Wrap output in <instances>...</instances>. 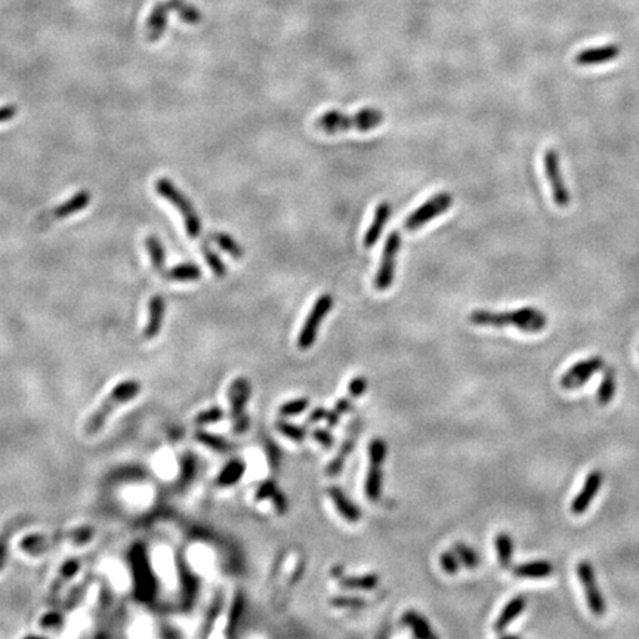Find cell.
<instances>
[{"instance_id":"obj_1","label":"cell","mask_w":639,"mask_h":639,"mask_svg":"<svg viewBox=\"0 0 639 639\" xmlns=\"http://www.w3.org/2000/svg\"><path fill=\"white\" fill-rule=\"evenodd\" d=\"M470 321L481 328H506L512 325L524 333H538L548 325V317L534 306H524L508 312L477 309L471 312Z\"/></svg>"},{"instance_id":"obj_2","label":"cell","mask_w":639,"mask_h":639,"mask_svg":"<svg viewBox=\"0 0 639 639\" xmlns=\"http://www.w3.org/2000/svg\"><path fill=\"white\" fill-rule=\"evenodd\" d=\"M383 123V112L376 108H361L355 115H344V112L330 110L323 112L314 122L317 129L324 134L336 135L348 132L351 129L359 132H368Z\"/></svg>"},{"instance_id":"obj_3","label":"cell","mask_w":639,"mask_h":639,"mask_svg":"<svg viewBox=\"0 0 639 639\" xmlns=\"http://www.w3.org/2000/svg\"><path fill=\"white\" fill-rule=\"evenodd\" d=\"M141 388L142 385L138 379H127L117 383V385L111 389L108 396H105L104 401L99 404V407L95 411H92V415L84 420L82 428L83 435L93 437L95 434L101 431L112 411L117 407L132 401L135 396L139 395Z\"/></svg>"},{"instance_id":"obj_4","label":"cell","mask_w":639,"mask_h":639,"mask_svg":"<svg viewBox=\"0 0 639 639\" xmlns=\"http://www.w3.org/2000/svg\"><path fill=\"white\" fill-rule=\"evenodd\" d=\"M95 533L96 531L92 525H82V527L58 531L55 534H30L22 538L20 548L30 555H44V553L65 542L73 545L88 543L92 541Z\"/></svg>"},{"instance_id":"obj_5","label":"cell","mask_w":639,"mask_h":639,"mask_svg":"<svg viewBox=\"0 0 639 639\" xmlns=\"http://www.w3.org/2000/svg\"><path fill=\"white\" fill-rule=\"evenodd\" d=\"M155 191H157L162 197H164L166 200H169L175 207H178L183 217V222H186V230L187 234L191 238H197L202 234V221L198 218L195 213L193 205L187 200V197L183 195L172 182L166 178L159 179L155 182Z\"/></svg>"},{"instance_id":"obj_6","label":"cell","mask_w":639,"mask_h":639,"mask_svg":"<svg viewBox=\"0 0 639 639\" xmlns=\"http://www.w3.org/2000/svg\"><path fill=\"white\" fill-rule=\"evenodd\" d=\"M250 394L252 387L246 377H235L228 388L230 415L233 420V431L235 434L246 432L250 426V419L245 413Z\"/></svg>"},{"instance_id":"obj_7","label":"cell","mask_w":639,"mask_h":639,"mask_svg":"<svg viewBox=\"0 0 639 639\" xmlns=\"http://www.w3.org/2000/svg\"><path fill=\"white\" fill-rule=\"evenodd\" d=\"M333 302H335L333 296L329 293H324L318 297L316 304L312 305L311 312L308 314V317L302 325L301 333H299V336H297V342H296L297 348L306 351L314 345L320 325H321L323 320L325 318V316H328L332 311Z\"/></svg>"},{"instance_id":"obj_8","label":"cell","mask_w":639,"mask_h":639,"mask_svg":"<svg viewBox=\"0 0 639 639\" xmlns=\"http://www.w3.org/2000/svg\"><path fill=\"white\" fill-rule=\"evenodd\" d=\"M453 205V195L448 193H439L432 195L430 200H426L415 212H411L404 222V228L407 231H416L425 226L434 218L443 215Z\"/></svg>"},{"instance_id":"obj_9","label":"cell","mask_w":639,"mask_h":639,"mask_svg":"<svg viewBox=\"0 0 639 639\" xmlns=\"http://www.w3.org/2000/svg\"><path fill=\"white\" fill-rule=\"evenodd\" d=\"M401 246V235L399 231H392L388 238L385 247H383L382 252V259L380 265L377 268V273L373 280V288L379 292L388 290L392 283H394V276H395V264H396V254H399Z\"/></svg>"},{"instance_id":"obj_10","label":"cell","mask_w":639,"mask_h":639,"mask_svg":"<svg viewBox=\"0 0 639 639\" xmlns=\"http://www.w3.org/2000/svg\"><path fill=\"white\" fill-rule=\"evenodd\" d=\"M543 169L548 178V182L550 186L552 191V198L553 203H555L558 207H568L572 203V195L570 191L567 190L565 182L562 179V172H561V162H560V154L555 150H546L543 154Z\"/></svg>"},{"instance_id":"obj_11","label":"cell","mask_w":639,"mask_h":639,"mask_svg":"<svg viewBox=\"0 0 639 639\" xmlns=\"http://www.w3.org/2000/svg\"><path fill=\"white\" fill-rule=\"evenodd\" d=\"M576 572L580 579V583L583 585L589 609L595 616L602 617L607 613V604L602 593L600 592L598 583H596L593 567L588 561H581L577 564Z\"/></svg>"},{"instance_id":"obj_12","label":"cell","mask_w":639,"mask_h":639,"mask_svg":"<svg viewBox=\"0 0 639 639\" xmlns=\"http://www.w3.org/2000/svg\"><path fill=\"white\" fill-rule=\"evenodd\" d=\"M604 367V360L601 357H592L585 361L576 363L570 370L565 372L561 377V387L564 389H576L583 387L596 372Z\"/></svg>"},{"instance_id":"obj_13","label":"cell","mask_w":639,"mask_h":639,"mask_svg":"<svg viewBox=\"0 0 639 639\" xmlns=\"http://www.w3.org/2000/svg\"><path fill=\"white\" fill-rule=\"evenodd\" d=\"M621 49L619 45H604L596 48H588L585 51L579 52L574 56V63L580 67H590V65H600L605 63H612L619 58Z\"/></svg>"},{"instance_id":"obj_14","label":"cell","mask_w":639,"mask_h":639,"mask_svg":"<svg viewBox=\"0 0 639 639\" xmlns=\"http://www.w3.org/2000/svg\"><path fill=\"white\" fill-rule=\"evenodd\" d=\"M602 479H604V475L601 471H592L588 475L583 489H581V491L574 497V501L572 502V512L574 515H581L586 512V509L595 499L596 493H598L601 489Z\"/></svg>"},{"instance_id":"obj_15","label":"cell","mask_w":639,"mask_h":639,"mask_svg":"<svg viewBox=\"0 0 639 639\" xmlns=\"http://www.w3.org/2000/svg\"><path fill=\"white\" fill-rule=\"evenodd\" d=\"M328 494L330 497V501L335 503V508L339 512V515L344 519H347L348 522H352V524L359 522L361 519V509L349 499L342 489L337 486H332L328 489Z\"/></svg>"},{"instance_id":"obj_16","label":"cell","mask_w":639,"mask_h":639,"mask_svg":"<svg viewBox=\"0 0 639 639\" xmlns=\"http://www.w3.org/2000/svg\"><path fill=\"white\" fill-rule=\"evenodd\" d=\"M389 217H391V205L388 202H382L380 205H377L372 225L368 226V230L364 234L363 246L366 249H370L376 245V241L379 240L383 228H385V224L388 222Z\"/></svg>"},{"instance_id":"obj_17","label":"cell","mask_w":639,"mask_h":639,"mask_svg":"<svg viewBox=\"0 0 639 639\" xmlns=\"http://www.w3.org/2000/svg\"><path fill=\"white\" fill-rule=\"evenodd\" d=\"M170 11H172L170 2H160L154 6L147 21V36L150 41H157L163 36L167 27V17Z\"/></svg>"},{"instance_id":"obj_18","label":"cell","mask_w":639,"mask_h":639,"mask_svg":"<svg viewBox=\"0 0 639 639\" xmlns=\"http://www.w3.org/2000/svg\"><path fill=\"white\" fill-rule=\"evenodd\" d=\"M33 522V518L30 515H17L11 519H8L2 527H0V572L4 570L5 562H6V552H8V542L9 538L15 534L20 529H22L24 525Z\"/></svg>"},{"instance_id":"obj_19","label":"cell","mask_w":639,"mask_h":639,"mask_svg":"<svg viewBox=\"0 0 639 639\" xmlns=\"http://www.w3.org/2000/svg\"><path fill=\"white\" fill-rule=\"evenodd\" d=\"M164 299L162 295H155L150 299V309H148V323L144 329V337L147 340L157 337L160 329H162V323H163V316H164Z\"/></svg>"},{"instance_id":"obj_20","label":"cell","mask_w":639,"mask_h":639,"mask_svg":"<svg viewBox=\"0 0 639 639\" xmlns=\"http://www.w3.org/2000/svg\"><path fill=\"white\" fill-rule=\"evenodd\" d=\"M79 568H80V562L77 560H70L61 565L58 574L55 576L52 583L48 588V601L49 602H53L56 598H58V595L61 593L63 588L77 574Z\"/></svg>"},{"instance_id":"obj_21","label":"cell","mask_w":639,"mask_h":639,"mask_svg":"<svg viewBox=\"0 0 639 639\" xmlns=\"http://www.w3.org/2000/svg\"><path fill=\"white\" fill-rule=\"evenodd\" d=\"M527 607V598L522 595L515 596V598L510 600L502 609V613L497 617L494 621V631L497 633H502L510 623H512Z\"/></svg>"},{"instance_id":"obj_22","label":"cell","mask_w":639,"mask_h":639,"mask_svg":"<svg viewBox=\"0 0 639 639\" xmlns=\"http://www.w3.org/2000/svg\"><path fill=\"white\" fill-rule=\"evenodd\" d=\"M515 577L522 579H543L553 573V565L549 561H530L512 568Z\"/></svg>"},{"instance_id":"obj_23","label":"cell","mask_w":639,"mask_h":639,"mask_svg":"<svg viewBox=\"0 0 639 639\" xmlns=\"http://www.w3.org/2000/svg\"><path fill=\"white\" fill-rule=\"evenodd\" d=\"M401 621L406 624V626L411 632H413V635L416 638H420V639H432V638H435V633L432 632L430 621L426 620L420 613L413 612V609H410V612H406L403 619H401Z\"/></svg>"},{"instance_id":"obj_24","label":"cell","mask_w":639,"mask_h":639,"mask_svg":"<svg viewBox=\"0 0 639 639\" xmlns=\"http://www.w3.org/2000/svg\"><path fill=\"white\" fill-rule=\"evenodd\" d=\"M382 489H383L382 465L370 463V467H368L367 475H366V482H364V493L367 496V499L370 502L380 501Z\"/></svg>"},{"instance_id":"obj_25","label":"cell","mask_w":639,"mask_h":639,"mask_svg":"<svg viewBox=\"0 0 639 639\" xmlns=\"http://www.w3.org/2000/svg\"><path fill=\"white\" fill-rule=\"evenodd\" d=\"M379 576L375 573H367L361 576H347L339 577V586L347 590H373L379 585Z\"/></svg>"},{"instance_id":"obj_26","label":"cell","mask_w":639,"mask_h":639,"mask_svg":"<svg viewBox=\"0 0 639 639\" xmlns=\"http://www.w3.org/2000/svg\"><path fill=\"white\" fill-rule=\"evenodd\" d=\"M89 202H91V193L80 191L73 198H70L68 202H65L60 207H56L52 212V218L53 219H64L67 217L75 215L76 212L83 210L84 207H88Z\"/></svg>"},{"instance_id":"obj_27","label":"cell","mask_w":639,"mask_h":639,"mask_svg":"<svg viewBox=\"0 0 639 639\" xmlns=\"http://www.w3.org/2000/svg\"><path fill=\"white\" fill-rule=\"evenodd\" d=\"M246 472V463L243 459H233L226 465L217 478L218 487H231L241 479Z\"/></svg>"},{"instance_id":"obj_28","label":"cell","mask_w":639,"mask_h":639,"mask_svg":"<svg viewBox=\"0 0 639 639\" xmlns=\"http://www.w3.org/2000/svg\"><path fill=\"white\" fill-rule=\"evenodd\" d=\"M494 546L497 550V560H499V564L502 568H510L512 567V560H514V541L508 533L502 531L496 536L494 538Z\"/></svg>"},{"instance_id":"obj_29","label":"cell","mask_w":639,"mask_h":639,"mask_svg":"<svg viewBox=\"0 0 639 639\" xmlns=\"http://www.w3.org/2000/svg\"><path fill=\"white\" fill-rule=\"evenodd\" d=\"M222 607H224V595H222V592H218L215 595V598L212 600V602H210V605L207 608V612H206V614L203 617V621L200 624V631H198V633H197L198 638L209 636V633H210V631L213 628V624H215L218 616L222 612Z\"/></svg>"},{"instance_id":"obj_30","label":"cell","mask_w":639,"mask_h":639,"mask_svg":"<svg viewBox=\"0 0 639 639\" xmlns=\"http://www.w3.org/2000/svg\"><path fill=\"white\" fill-rule=\"evenodd\" d=\"M616 372L612 367H607L604 370V376L601 380V385L598 388V403L600 406H607L609 401L613 400V396L616 394Z\"/></svg>"},{"instance_id":"obj_31","label":"cell","mask_w":639,"mask_h":639,"mask_svg":"<svg viewBox=\"0 0 639 639\" xmlns=\"http://www.w3.org/2000/svg\"><path fill=\"white\" fill-rule=\"evenodd\" d=\"M354 444H355V439H354V438H348L347 441L342 444V447H340L339 453H337L336 456L332 459V462L328 465V467H325V474H328V477L335 478V477H337L340 472H342L344 466H345V462H347L348 456H349L351 451H352V448H354Z\"/></svg>"},{"instance_id":"obj_32","label":"cell","mask_w":639,"mask_h":639,"mask_svg":"<svg viewBox=\"0 0 639 639\" xmlns=\"http://www.w3.org/2000/svg\"><path fill=\"white\" fill-rule=\"evenodd\" d=\"M163 276L176 281H194L202 277V271L194 264H182L172 268L170 271H166Z\"/></svg>"},{"instance_id":"obj_33","label":"cell","mask_w":639,"mask_h":639,"mask_svg":"<svg viewBox=\"0 0 639 639\" xmlns=\"http://www.w3.org/2000/svg\"><path fill=\"white\" fill-rule=\"evenodd\" d=\"M169 2H170V6H172V11H175L178 13V15L182 18V21L195 25L203 20L200 11L190 4H186L183 0H169Z\"/></svg>"},{"instance_id":"obj_34","label":"cell","mask_w":639,"mask_h":639,"mask_svg":"<svg viewBox=\"0 0 639 639\" xmlns=\"http://www.w3.org/2000/svg\"><path fill=\"white\" fill-rule=\"evenodd\" d=\"M146 246H147V250H148L153 266L155 269H159V271H162L163 266H164V257H166V254H164V249H163V245L160 243V240L155 235H148L147 240H146Z\"/></svg>"},{"instance_id":"obj_35","label":"cell","mask_w":639,"mask_h":639,"mask_svg":"<svg viewBox=\"0 0 639 639\" xmlns=\"http://www.w3.org/2000/svg\"><path fill=\"white\" fill-rule=\"evenodd\" d=\"M243 609H245V596H243V593L238 590L234 595V600H233L231 609H230V616H228V621H226V636L233 635L235 626L238 624V620H240L241 614H243Z\"/></svg>"},{"instance_id":"obj_36","label":"cell","mask_w":639,"mask_h":639,"mask_svg":"<svg viewBox=\"0 0 639 639\" xmlns=\"http://www.w3.org/2000/svg\"><path fill=\"white\" fill-rule=\"evenodd\" d=\"M276 428L280 434L284 437H288L289 439L295 443H304L306 438V430L302 428L299 425H295L288 420H277L276 422Z\"/></svg>"},{"instance_id":"obj_37","label":"cell","mask_w":639,"mask_h":639,"mask_svg":"<svg viewBox=\"0 0 639 639\" xmlns=\"http://www.w3.org/2000/svg\"><path fill=\"white\" fill-rule=\"evenodd\" d=\"M453 550L456 552V555L459 557L460 562L466 568H470V570H474V568L478 567L479 555H478V552L475 549H472L471 546H467L463 542H456V543H454Z\"/></svg>"},{"instance_id":"obj_38","label":"cell","mask_w":639,"mask_h":639,"mask_svg":"<svg viewBox=\"0 0 639 639\" xmlns=\"http://www.w3.org/2000/svg\"><path fill=\"white\" fill-rule=\"evenodd\" d=\"M213 240L217 241V245H218L222 250H225L226 253H230L233 258H235V259L243 258V254H245L243 247H241L238 241H235L230 234L217 233L215 235H213Z\"/></svg>"},{"instance_id":"obj_39","label":"cell","mask_w":639,"mask_h":639,"mask_svg":"<svg viewBox=\"0 0 639 639\" xmlns=\"http://www.w3.org/2000/svg\"><path fill=\"white\" fill-rule=\"evenodd\" d=\"M195 438H197V441H200L205 446L217 450V451H221V453H230L234 448V446L230 441H226V439H224L221 437L212 435L207 432H197Z\"/></svg>"},{"instance_id":"obj_40","label":"cell","mask_w":639,"mask_h":639,"mask_svg":"<svg viewBox=\"0 0 639 639\" xmlns=\"http://www.w3.org/2000/svg\"><path fill=\"white\" fill-rule=\"evenodd\" d=\"M330 604L335 608H347V609H361L367 605V601L361 596L355 595H337L330 600Z\"/></svg>"},{"instance_id":"obj_41","label":"cell","mask_w":639,"mask_h":639,"mask_svg":"<svg viewBox=\"0 0 639 639\" xmlns=\"http://www.w3.org/2000/svg\"><path fill=\"white\" fill-rule=\"evenodd\" d=\"M388 446L382 438H373L370 444H368V459L372 465H382L387 459Z\"/></svg>"},{"instance_id":"obj_42","label":"cell","mask_w":639,"mask_h":639,"mask_svg":"<svg viewBox=\"0 0 639 639\" xmlns=\"http://www.w3.org/2000/svg\"><path fill=\"white\" fill-rule=\"evenodd\" d=\"M309 407V400L308 399H296L290 400L288 403H284L278 408V415L281 418H292L304 413V411Z\"/></svg>"},{"instance_id":"obj_43","label":"cell","mask_w":639,"mask_h":639,"mask_svg":"<svg viewBox=\"0 0 639 639\" xmlns=\"http://www.w3.org/2000/svg\"><path fill=\"white\" fill-rule=\"evenodd\" d=\"M202 250H203V254H205V259L206 262L209 264V266L212 268V271L213 274H215L217 277L222 278L226 276V266L224 265V262L221 261V258L218 257V254L210 250V247L207 245H203L202 246Z\"/></svg>"},{"instance_id":"obj_44","label":"cell","mask_w":639,"mask_h":639,"mask_svg":"<svg viewBox=\"0 0 639 639\" xmlns=\"http://www.w3.org/2000/svg\"><path fill=\"white\" fill-rule=\"evenodd\" d=\"M439 564H441L444 573L450 576L458 574L460 570V560L454 550H444L439 557Z\"/></svg>"},{"instance_id":"obj_45","label":"cell","mask_w":639,"mask_h":639,"mask_svg":"<svg viewBox=\"0 0 639 639\" xmlns=\"http://www.w3.org/2000/svg\"><path fill=\"white\" fill-rule=\"evenodd\" d=\"M224 411L219 408V407H213V408H209V410H205L202 411V413H198L194 419L195 425L197 426H203V425H209V423H215V422H219L222 418H224Z\"/></svg>"},{"instance_id":"obj_46","label":"cell","mask_w":639,"mask_h":639,"mask_svg":"<svg viewBox=\"0 0 639 639\" xmlns=\"http://www.w3.org/2000/svg\"><path fill=\"white\" fill-rule=\"evenodd\" d=\"M367 387H368V382L364 376H355L348 383V394L352 400L360 399V396L364 395V392L367 391Z\"/></svg>"},{"instance_id":"obj_47","label":"cell","mask_w":639,"mask_h":639,"mask_svg":"<svg viewBox=\"0 0 639 639\" xmlns=\"http://www.w3.org/2000/svg\"><path fill=\"white\" fill-rule=\"evenodd\" d=\"M277 490H278L277 482L274 479H266L262 482V484H259L257 494H254V499H257V502L269 501Z\"/></svg>"},{"instance_id":"obj_48","label":"cell","mask_w":639,"mask_h":639,"mask_svg":"<svg viewBox=\"0 0 639 639\" xmlns=\"http://www.w3.org/2000/svg\"><path fill=\"white\" fill-rule=\"evenodd\" d=\"M312 438L316 439V441L323 446L324 448H332L335 446V437L333 434L329 431V430H323V428H317L312 431Z\"/></svg>"},{"instance_id":"obj_49","label":"cell","mask_w":639,"mask_h":639,"mask_svg":"<svg viewBox=\"0 0 639 639\" xmlns=\"http://www.w3.org/2000/svg\"><path fill=\"white\" fill-rule=\"evenodd\" d=\"M269 501L273 502V505H274V508H276V512H277L278 515H284V514L288 512V509H289L288 497H286V494L281 493L280 490H277Z\"/></svg>"},{"instance_id":"obj_50","label":"cell","mask_w":639,"mask_h":639,"mask_svg":"<svg viewBox=\"0 0 639 639\" xmlns=\"http://www.w3.org/2000/svg\"><path fill=\"white\" fill-rule=\"evenodd\" d=\"M63 624V616L58 613L53 614H46L44 619L40 620V626L44 629H60Z\"/></svg>"},{"instance_id":"obj_51","label":"cell","mask_w":639,"mask_h":639,"mask_svg":"<svg viewBox=\"0 0 639 639\" xmlns=\"http://www.w3.org/2000/svg\"><path fill=\"white\" fill-rule=\"evenodd\" d=\"M328 413H329V410L325 408V407H317L311 411V415L308 416V423H317L320 420H325V418H328Z\"/></svg>"},{"instance_id":"obj_52","label":"cell","mask_w":639,"mask_h":639,"mask_svg":"<svg viewBox=\"0 0 639 639\" xmlns=\"http://www.w3.org/2000/svg\"><path fill=\"white\" fill-rule=\"evenodd\" d=\"M17 112H18L17 105H5V107H0V123H4V122H8V120L13 119V117L17 116Z\"/></svg>"},{"instance_id":"obj_53","label":"cell","mask_w":639,"mask_h":639,"mask_svg":"<svg viewBox=\"0 0 639 639\" xmlns=\"http://www.w3.org/2000/svg\"><path fill=\"white\" fill-rule=\"evenodd\" d=\"M268 459H269V466L274 467V470H277V466H278V462H280V450L276 444H269L268 446Z\"/></svg>"},{"instance_id":"obj_54","label":"cell","mask_w":639,"mask_h":639,"mask_svg":"<svg viewBox=\"0 0 639 639\" xmlns=\"http://www.w3.org/2000/svg\"><path fill=\"white\" fill-rule=\"evenodd\" d=\"M351 400H352L351 396H348V399H340V400L336 401L335 410L337 411V413H339L340 416L345 415V413H348V411L352 410V401H351Z\"/></svg>"},{"instance_id":"obj_55","label":"cell","mask_w":639,"mask_h":639,"mask_svg":"<svg viewBox=\"0 0 639 639\" xmlns=\"http://www.w3.org/2000/svg\"><path fill=\"white\" fill-rule=\"evenodd\" d=\"M339 419H340V415L333 408V410H329L328 418H325V422H328L329 428H335V426L339 423Z\"/></svg>"}]
</instances>
